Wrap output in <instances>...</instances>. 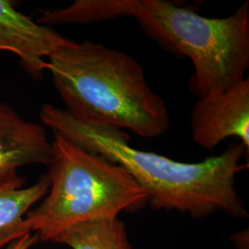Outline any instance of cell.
Wrapping results in <instances>:
<instances>
[{
  "instance_id": "obj_10",
  "label": "cell",
  "mask_w": 249,
  "mask_h": 249,
  "mask_svg": "<svg viewBox=\"0 0 249 249\" xmlns=\"http://www.w3.org/2000/svg\"><path fill=\"white\" fill-rule=\"evenodd\" d=\"M38 242H39V238L36 234L28 233L23 237L10 243L7 249H29Z\"/></svg>"
},
{
  "instance_id": "obj_7",
  "label": "cell",
  "mask_w": 249,
  "mask_h": 249,
  "mask_svg": "<svg viewBox=\"0 0 249 249\" xmlns=\"http://www.w3.org/2000/svg\"><path fill=\"white\" fill-rule=\"evenodd\" d=\"M53 145L45 127L28 121L0 103V184L17 178V170L30 164L49 166Z\"/></svg>"
},
{
  "instance_id": "obj_1",
  "label": "cell",
  "mask_w": 249,
  "mask_h": 249,
  "mask_svg": "<svg viewBox=\"0 0 249 249\" xmlns=\"http://www.w3.org/2000/svg\"><path fill=\"white\" fill-rule=\"evenodd\" d=\"M40 119L81 149L124 168L147 193L153 211H177L195 220L215 213L249 218L235 187L236 176L249 168V163L241 162L249 154L242 143L202 161L182 162L133 148L124 130L81 122L50 104L41 108Z\"/></svg>"
},
{
  "instance_id": "obj_4",
  "label": "cell",
  "mask_w": 249,
  "mask_h": 249,
  "mask_svg": "<svg viewBox=\"0 0 249 249\" xmlns=\"http://www.w3.org/2000/svg\"><path fill=\"white\" fill-rule=\"evenodd\" d=\"M52 145L48 193L24 217L39 241L53 242L73 226L118 218L148 204L147 193L121 166L55 132Z\"/></svg>"
},
{
  "instance_id": "obj_2",
  "label": "cell",
  "mask_w": 249,
  "mask_h": 249,
  "mask_svg": "<svg viewBox=\"0 0 249 249\" xmlns=\"http://www.w3.org/2000/svg\"><path fill=\"white\" fill-rule=\"evenodd\" d=\"M46 71L66 110L87 124L158 138L169 128L164 100L148 84L132 55L93 41L51 54Z\"/></svg>"
},
{
  "instance_id": "obj_6",
  "label": "cell",
  "mask_w": 249,
  "mask_h": 249,
  "mask_svg": "<svg viewBox=\"0 0 249 249\" xmlns=\"http://www.w3.org/2000/svg\"><path fill=\"white\" fill-rule=\"evenodd\" d=\"M75 43L18 11L13 1L0 0V50L15 53L35 79L46 71L45 58Z\"/></svg>"
},
{
  "instance_id": "obj_8",
  "label": "cell",
  "mask_w": 249,
  "mask_h": 249,
  "mask_svg": "<svg viewBox=\"0 0 249 249\" xmlns=\"http://www.w3.org/2000/svg\"><path fill=\"white\" fill-rule=\"evenodd\" d=\"M24 178H13L0 184V249L9 246L28 233L24 217L33 205L48 193V177L41 178L35 185L22 187Z\"/></svg>"
},
{
  "instance_id": "obj_3",
  "label": "cell",
  "mask_w": 249,
  "mask_h": 249,
  "mask_svg": "<svg viewBox=\"0 0 249 249\" xmlns=\"http://www.w3.org/2000/svg\"><path fill=\"white\" fill-rule=\"evenodd\" d=\"M108 20L133 17L166 51L194 66L189 87L198 98L223 93L249 67V2L225 18H207L166 0H107Z\"/></svg>"
},
{
  "instance_id": "obj_9",
  "label": "cell",
  "mask_w": 249,
  "mask_h": 249,
  "mask_svg": "<svg viewBox=\"0 0 249 249\" xmlns=\"http://www.w3.org/2000/svg\"><path fill=\"white\" fill-rule=\"evenodd\" d=\"M53 242L71 249H132L125 225L118 218L73 226Z\"/></svg>"
},
{
  "instance_id": "obj_5",
  "label": "cell",
  "mask_w": 249,
  "mask_h": 249,
  "mask_svg": "<svg viewBox=\"0 0 249 249\" xmlns=\"http://www.w3.org/2000/svg\"><path fill=\"white\" fill-rule=\"evenodd\" d=\"M190 126L193 141L213 151L229 138L240 140L249 151V79L223 93L198 98L192 107Z\"/></svg>"
}]
</instances>
